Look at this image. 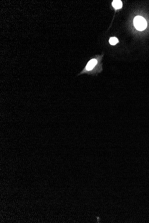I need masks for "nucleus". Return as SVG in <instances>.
Wrapping results in <instances>:
<instances>
[{
  "instance_id": "obj_1",
  "label": "nucleus",
  "mask_w": 149,
  "mask_h": 223,
  "mask_svg": "<svg viewBox=\"0 0 149 223\" xmlns=\"http://www.w3.org/2000/svg\"><path fill=\"white\" fill-rule=\"evenodd\" d=\"M134 24L136 29L139 31H143L147 27V22L145 19L140 16L134 18Z\"/></svg>"
},
{
  "instance_id": "obj_2",
  "label": "nucleus",
  "mask_w": 149,
  "mask_h": 223,
  "mask_svg": "<svg viewBox=\"0 0 149 223\" xmlns=\"http://www.w3.org/2000/svg\"><path fill=\"white\" fill-rule=\"evenodd\" d=\"M97 64V61L96 59H93L87 63V65L85 67V70L87 72L91 71L94 69L95 66Z\"/></svg>"
},
{
  "instance_id": "obj_4",
  "label": "nucleus",
  "mask_w": 149,
  "mask_h": 223,
  "mask_svg": "<svg viewBox=\"0 0 149 223\" xmlns=\"http://www.w3.org/2000/svg\"><path fill=\"white\" fill-rule=\"evenodd\" d=\"M118 42V39L115 37H112L109 39V43L111 45H115Z\"/></svg>"
},
{
  "instance_id": "obj_3",
  "label": "nucleus",
  "mask_w": 149,
  "mask_h": 223,
  "mask_svg": "<svg viewBox=\"0 0 149 223\" xmlns=\"http://www.w3.org/2000/svg\"><path fill=\"white\" fill-rule=\"evenodd\" d=\"M113 7L116 9H119L122 7V2L119 0H115L112 2Z\"/></svg>"
}]
</instances>
